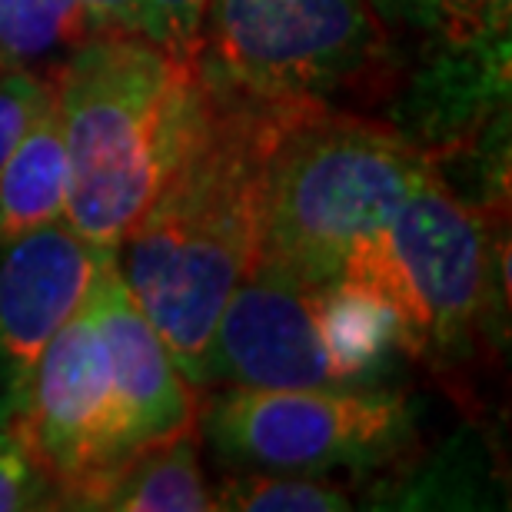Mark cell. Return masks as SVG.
I'll use <instances>...</instances> for the list:
<instances>
[{
    "instance_id": "cell-18",
    "label": "cell",
    "mask_w": 512,
    "mask_h": 512,
    "mask_svg": "<svg viewBox=\"0 0 512 512\" xmlns=\"http://www.w3.org/2000/svg\"><path fill=\"white\" fill-rule=\"evenodd\" d=\"M47 476L14 429H0V512L44 506Z\"/></svg>"
},
{
    "instance_id": "cell-17",
    "label": "cell",
    "mask_w": 512,
    "mask_h": 512,
    "mask_svg": "<svg viewBox=\"0 0 512 512\" xmlns=\"http://www.w3.org/2000/svg\"><path fill=\"white\" fill-rule=\"evenodd\" d=\"M203 10H207V0H140L137 34L170 54L193 60Z\"/></svg>"
},
{
    "instance_id": "cell-10",
    "label": "cell",
    "mask_w": 512,
    "mask_h": 512,
    "mask_svg": "<svg viewBox=\"0 0 512 512\" xmlns=\"http://www.w3.org/2000/svg\"><path fill=\"white\" fill-rule=\"evenodd\" d=\"M87 310L107 343L114 386L124 403L133 443L147 446L190 429L197 419L193 386L124 283L114 253H107L100 263L87 293Z\"/></svg>"
},
{
    "instance_id": "cell-15",
    "label": "cell",
    "mask_w": 512,
    "mask_h": 512,
    "mask_svg": "<svg viewBox=\"0 0 512 512\" xmlns=\"http://www.w3.org/2000/svg\"><path fill=\"white\" fill-rule=\"evenodd\" d=\"M213 509L237 512H336L353 509L350 493L306 473H263L247 469L223 479L213 493Z\"/></svg>"
},
{
    "instance_id": "cell-19",
    "label": "cell",
    "mask_w": 512,
    "mask_h": 512,
    "mask_svg": "<svg viewBox=\"0 0 512 512\" xmlns=\"http://www.w3.org/2000/svg\"><path fill=\"white\" fill-rule=\"evenodd\" d=\"M97 34H137L140 0H84Z\"/></svg>"
},
{
    "instance_id": "cell-1",
    "label": "cell",
    "mask_w": 512,
    "mask_h": 512,
    "mask_svg": "<svg viewBox=\"0 0 512 512\" xmlns=\"http://www.w3.org/2000/svg\"><path fill=\"white\" fill-rule=\"evenodd\" d=\"M293 107L300 104L233 94L200 74L177 160L114 253L193 389L203 380L213 326L260 253L266 163Z\"/></svg>"
},
{
    "instance_id": "cell-13",
    "label": "cell",
    "mask_w": 512,
    "mask_h": 512,
    "mask_svg": "<svg viewBox=\"0 0 512 512\" xmlns=\"http://www.w3.org/2000/svg\"><path fill=\"white\" fill-rule=\"evenodd\" d=\"M383 30H403L453 54L503 50L512 0H366Z\"/></svg>"
},
{
    "instance_id": "cell-4",
    "label": "cell",
    "mask_w": 512,
    "mask_h": 512,
    "mask_svg": "<svg viewBox=\"0 0 512 512\" xmlns=\"http://www.w3.org/2000/svg\"><path fill=\"white\" fill-rule=\"evenodd\" d=\"M193 64L263 104H323L380 77L389 34L366 0H207Z\"/></svg>"
},
{
    "instance_id": "cell-16",
    "label": "cell",
    "mask_w": 512,
    "mask_h": 512,
    "mask_svg": "<svg viewBox=\"0 0 512 512\" xmlns=\"http://www.w3.org/2000/svg\"><path fill=\"white\" fill-rule=\"evenodd\" d=\"M50 94H54L50 77L34 74V70L0 67V170Z\"/></svg>"
},
{
    "instance_id": "cell-14",
    "label": "cell",
    "mask_w": 512,
    "mask_h": 512,
    "mask_svg": "<svg viewBox=\"0 0 512 512\" xmlns=\"http://www.w3.org/2000/svg\"><path fill=\"white\" fill-rule=\"evenodd\" d=\"M94 34L84 0H0V67L47 77Z\"/></svg>"
},
{
    "instance_id": "cell-2",
    "label": "cell",
    "mask_w": 512,
    "mask_h": 512,
    "mask_svg": "<svg viewBox=\"0 0 512 512\" xmlns=\"http://www.w3.org/2000/svg\"><path fill=\"white\" fill-rule=\"evenodd\" d=\"M47 77L70 163L67 223L117 253L177 160L200 70L143 34H94Z\"/></svg>"
},
{
    "instance_id": "cell-7",
    "label": "cell",
    "mask_w": 512,
    "mask_h": 512,
    "mask_svg": "<svg viewBox=\"0 0 512 512\" xmlns=\"http://www.w3.org/2000/svg\"><path fill=\"white\" fill-rule=\"evenodd\" d=\"M17 416L20 443L47 483L77 509L140 449L117 396L107 343L87 303L37 356L17 399Z\"/></svg>"
},
{
    "instance_id": "cell-6",
    "label": "cell",
    "mask_w": 512,
    "mask_h": 512,
    "mask_svg": "<svg viewBox=\"0 0 512 512\" xmlns=\"http://www.w3.org/2000/svg\"><path fill=\"white\" fill-rule=\"evenodd\" d=\"M203 433L217 456L243 469L326 476L393 459L413 439V413L383 389L227 386L203 416Z\"/></svg>"
},
{
    "instance_id": "cell-8",
    "label": "cell",
    "mask_w": 512,
    "mask_h": 512,
    "mask_svg": "<svg viewBox=\"0 0 512 512\" xmlns=\"http://www.w3.org/2000/svg\"><path fill=\"white\" fill-rule=\"evenodd\" d=\"M360 380L340 343L330 290L253 266L213 326L200 389H333Z\"/></svg>"
},
{
    "instance_id": "cell-5",
    "label": "cell",
    "mask_w": 512,
    "mask_h": 512,
    "mask_svg": "<svg viewBox=\"0 0 512 512\" xmlns=\"http://www.w3.org/2000/svg\"><path fill=\"white\" fill-rule=\"evenodd\" d=\"M333 286L383 300L409 353H446L466 340L486 286L483 223L429 167L393 220L346 260Z\"/></svg>"
},
{
    "instance_id": "cell-12",
    "label": "cell",
    "mask_w": 512,
    "mask_h": 512,
    "mask_svg": "<svg viewBox=\"0 0 512 512\" xmlns=\"http://www.w3.org/2000/svg\"><path fill=\"white\" fill-rule=\"evenodd\" d=\"M84 509L210 512L213 493L203 483L193 426L130 453L117 473L87 499Z\"/></svg>"
},
{
    "instance_id": "cell-3",
    "label": "cell",
    "mask_w": 512,
    "mask_h": 512,
    "mask_svg": "<svg viewBox=\"0 0 512 512\" xmlns=\"http://www.w3.org/2000/svg\"><path fill=\"white\" fill-rule=\"evenodd\" d=\"M429 167L393 130L323 104L293 107L266 163L253 266L326 290Z\"/></svg>"
},
{
    "instance_id": "cell-9",
    "label": "cell",
    "mask_w": 512,
    "mask_h": 512,
    "mask_svg": "<svg viewBox=\"0 0 512 512\" xmlns=\"http://www.w3.org/2000/svg\"><path fill=\"white\" fill-rule=\"evenodd\" d=\"M107 253L67 220L0 243V366L14 406L44 346L87 303Z\"/></svg>"
},
{
    "instance_id": "cell-11",
    "label": "cell",
    "mask_w": 512,
    "mask_h": 512,
    "mask_svg": "<svg viewBox=\"0 0 512 512\" xmlns=\"http://www.w3.org/2000/svg\"><path fill=\"white\" fill-rule=\"evenodd\" d=\"M67 193V143L57 97L50 94L0 170V243L67 220Z\"/></svg>"
}]
</instances>
